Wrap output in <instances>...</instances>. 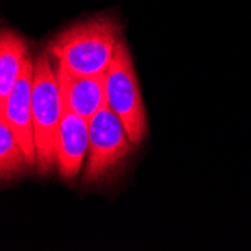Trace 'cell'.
<instances>
[{"label": "cell", "mask_w": 251, "mask_h": 251, "mask_svg": "<svg viewBox=\"0 0 251 251\" xmlns=\"http://www.w3.org/2000/svg\"><path fill=\"white\" fill-rule=\"evenodd\" d=\"M119 23L107 15H98L65 29L56 35L47 53L57 66L75 75L105 74L121 42Z\"/></svg>", "instance_id": "obj_1"}, {"label": "cell", "mask_w": 251, "mask_h": 251, "mask_svg": "<svg viewBox=\"0 0 251 251\" xmlns=\"http://www.w3.org/2000/svg\"><path fill=\"white\" fill-rule=\"evenodd\" d=\"M63 115V101L57 68L50 54L44 53L35 60L32 86V118L36 143V167L47 175L56 166V143Z\"/></svg>", "instance_id": "obj_2"}, {"label": "cell", "mask_w": 251, "mask_h": 251, "mask_svg": "<svg viewBox=\"0 0 251 251\" xmlns=\"http://www.w3.org/2000/svg\"><path fill=\"white\" fill-rule=\"evenodd\" d=\"M105 101L121 119L134 146L140 145L148 132V115L140 92L132 59L124 41L104 74Z\"/></svg>", "instance_id": "obj_3"}, {"label": "cell", "mask_w": 251, "mask_h": 251, "mask_svg": "<svg viewBox=\"0 0 251 251\" xmlns=\"http://www.w3.org/2000/svg\"><path fill=\"white\" fill-rule=\"evenodd\" d=\"M132 142L121 119L105 104L89 121V153L84 184H98L115 176L132 151Z\"/></svg>", "instance_id": "obj_4"}, {"label": "cell", "mask_w": 251, "mask_h": 251, "mask_svg": "<svg viewBox=\"0 0 251 251\" xmlns=\"http://www.w3.org/2000/svg\"><path fill=\"white\" fill-rule=\"evenodd\" d=\"M33 73L35 62L30 57L6 102L0 105V118H3L9 125L21 151L25 152L30 167L36 166V143L32 118Z\"/></svg>", "instance_id": "obj_5"}, {"label": "cell", "mask_w": 251, "mask_h": 251, "mask_svg": "<svg viewBox=\"0 0 251 251\" xmlns=\"http://www.w3.org/2000/svg\"><path fill=\"white\" fill-rule=\"evenodd\" d=\"M89 153V121L63 105L56 143V167L62 179L74 180Z\"/></svg>", "instance_id": "obj_6"}, {"label": "cell", "mask_w": 251, "mask_h": 251, "mask_svg": "<svg viewBox=\"0 0 251 251\" xmlns=\"http://www.w3.org/2000/svg\"><path fill=\"white\" fill-rule=\"evenodd\" d=\"M56 68L63 105L86 121H90L107 104L104 74L75 75L57 65Z\"/></svg>", "instance_id": "obj_7"}, {"label": "cell", "mask_w": 251, "mask_h": 251, "mask_svg": "<svg viewBox=\"0 0 251 251\" xmlns=\"http://www.w3.org/2000/svg\"><path fill=\"white\" fill-rule=\"evenodd\" d=\"M29 59L26 39L14 30L3 29L0 36V105L6 102Z\"/></svg>", "instance_id": "obj_8"}, {"label": "cell", "mask_w": 251, "mask_h": 251, "mask_svg": "<svg viewBox=\"0 0 251 251\" xmlns=\"http://www.w3.org/2000/svg\"><path fill=\"white\" fill-rule=\"evenodd\" d=\"M30 167L25 152L21 151L9 125L0 118V177L3 182L12 180Z\"/></svg>", "instance_id": "obj_9"}]
</instances>
